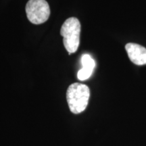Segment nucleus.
Returning a JSON list of instances; mask_svg holds the SVG:
<instances>
[{
    "label": "nucleus",
    "mask_w": 146,
    "mask_h": 146,
    "mask_svg": "<svg viewBox=\"0 0 146 146\" xmlns=\"http://www.w3.org/2000/svg\"><path fill=\"white\" fill-rule=\"evenodd\" d=\"M90 89L86 85L75 83L70 85L66 91V100L71 112L79 114L88 105Z\"/></svg>",
    "instance_id": "1"
},
{
    "label": "nucleus",
    "mask_w": 146,
    "mask_h": 146,
    "mask_svg": "<svg viewBox=\"0 0 146 146\" xmlns=\"http://www.w3.org/2000/svg\"><path fill=\"white\" fill-rule=\"evenodd\" d=\"M81 23L76 18L71 17L66 20L60 29L63 37V43L69 55L75 53L80 44Z\"/></svg>",
    "instance_id": "2"
},
{
    "label": "nucleus",
    "mask_w": 146,
    "mask_h": 146,
    "mask_svg": "<svg viewBox=\"0 0 146 146\" xmlns=\"http://www.w3.org/2000/svg\"><path fill=\"white\" fill-rule=\"evenodd\" d=\"M81 63L83 68L78 72L77 77L80 81H85L88 79L92 74L96 62L90 55L84 54L82 56Z\"/></svg>",
    "instance_id": "5"
},
{
    "label": "nucleus",
    "mask_w": 146,
    "mask_h": 146,
    "mask_svg": "<svg viewBox=\"0 0 146 146\" xmlns=\"http://www.w3.org/2000/svg\"><path fill=\"white\" fill-rule=\"evenodd\" d=\"M129 59L138 66L146 64V48L137 43H129L125 45Z\"/></svg>",
    "instance_id": "4"
},
{
    "label": "nucleus",
    "mask_w": 146,
    "mask_h": 146,
    "mask_svg": "<svg viewBox=\"0 0 146 146\" xmlns=\"http://www.w3.org/2000/svg\"><path fill=\"white\" fill-rule=\"evenodd\" d=\"M25 9L29 21L34 25L44 23L50 17V5L45 0H29Z\"/></svg>",
    "instance_id": "3"
}]
</instances>
